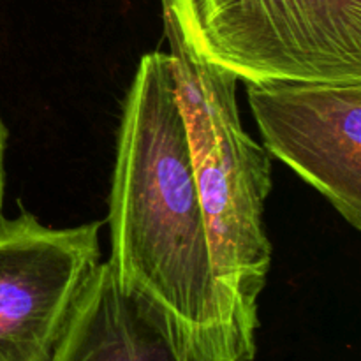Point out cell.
Masks as SVG:
<instances>
[{
    "instance_id": "obj_3",
    "label": "cell",
    "mask_w": 361,
    "mask_h": 361,
    "mask_svg": "<svg viewBox=\"0 0 361 361\" xmlns=\"http://www.w3.org/2000/svg\"><path fill=\"white\" fill-rule=\"evenodd\" d=\"M194 48L243 83H361V0H161Z\"/></svg>"
},
{
    "instance_id": "obj_7",
    "label": "cell",
    "mask_w": 361,
    "mask_h": 361,
    "mask_svg": "<svg viewBox=\"0 0 361 361\" xmlns=\"http://www.w3.org/2000/svg\"><path fill=\"white\" fill-rule=\"evenodd\" d=\"M7 143V129L0 118V219H2L4 208V187H6V173H4V154H6Z\"/></svg>"
},
{
    "instance_id": "obj_2",
    "label": "cell",
    "mask_w": 361,
    "mask_h": 361,
    "mask_svg": "<svg viewBox=\"0 0 361 361\" xmlns=\"http://www.w3.org/2000/svg\"><path fill=\"white\" fill-rule=\"evenodd\" d=\"M162 20L215 277L240 323L256 335L257 305L271 267V243L263 222L271 190L270 154L243 129L238 80L194 48L166 6Z\"/></svg>"
},
{
    "instance_id": "obj_1",
    "label": "cell",
    "mask_w": 361,
    "mask_h": 361,
    "mask_svg": "<svg viewBox=\"0 0 361 361\" xmlns=\"http://www.w3.org/2000/svg\"><path fill=\"white\" fill-rule=\"evenodd\" d=\"M108 263L127 291L150 300L212 361H252L243 328L215 277L173 59L141 56L116 137Z\"/></svg>"
},
{
    "instance_id": "obj_4",
    "label": "cell",
    "mask_w": 361,
    "mask_h": 361,
    "mask_svg": "<svg viewBox=\"0 0 361 361\" xmlns=\"http://www.w3.org/2000/svg\"><path fill=\"white\" fill-rule=\"evenodd\" d=\"M101 228H48L27 210L0 219V361H49L101 264Z\"/></svg>"
},
{
    "instance_id": "obj_6",
    "label": "cell",
    "mask_w": 361,
    "mask_h": 361,
    "mask_svg": "<svg viewBox=\"0 0 361 361\" xmlns=\"http://www.w3.org/2000/svg\"><path fill=\"white\" fill-rule=\"evenodd\" d=\"M49 361H212L140 293L101 263L74 305Z\"/></svg>"
},
{
    "instance_id": "obj_5",
    "label": "cell",
    "mask_w": 361,
    "mask_h": 361,
    "mask_svg": "<svg viewBox=\"0 0 361 361\" xmlns=\"http://www.w3.org/2000/svg\"><path fill=\"white\" fill-rule=\"evenodd\" d=\"M264 150L361 229V83H245Z\"/></svg>"
}]
</instances>
